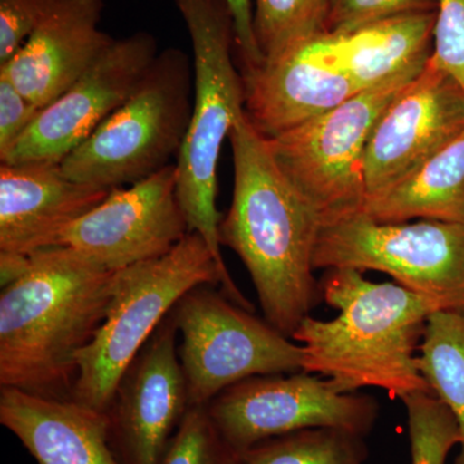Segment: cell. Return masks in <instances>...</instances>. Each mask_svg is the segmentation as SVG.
Here are the masks:
<instances>
[{"label": "cell", "instance_id": "3", "mask_svg": "<svg viewBox=\"0 0 464 464\" xmlns=\"http://www.w3.org/2000/svg\"><path fill=\"white\" fill-rule=\"evenodd\" d=\"M320 289L340 315L328 322L308 315L293 333L304 346V372L340 392L374 387L400 400L432 392L415 351L427 320L441 311L435 302L399 284L371 282L355 268H331Z\"/></svg>", "mask_w": 464, "mask_h": 464}, {"label": "cell", "instance_id": "10", "mask_svg": "<svg viewBox=\"0 0 464 464\" xmlns=\"http://www.w3.org/2000/svg\"><path fill=\"white\" fill-rule=\"evenodd\" d=\"M208 413L239 453L265 440L310 429H338L368 436L380 415L372 396L340 392L322 375H259L222 391Z\"/></svg>", "mask_w": 464, "mask_h": 464}, {"label": "cell", "instance_id": "1", "mask_svg": "<svg viewBox=\"0 0 464 464\" xmlns=\"http://www.w3.org/2000/svg\"><path fill=\"white\" fill-rule=\"evenodd\" d=\"M228 141L234 191L219 240L248 270L265 319L292 338L323 299L314 276L323 219L283 172L267 139L246 114L232 128Z\"/></svg>", "mask_w": 464, "mask_h": 464}, {"label": "cell", "instance_id": "29", "mask_svg": "<svg viewBox=\"0 0 464 464\" xmlns=\"http://www.w3.org/2000/svg\"><path fill=\"white\" fill-rule=\"evenodd\" d=\"M39 109L11 79L0 74V161L7 158L38 118Z\"/></svg>", "mask_w": 464, "mask_h": 464}, {"label": "cell", "instance_id": "27", "mask_svg": "<svg viewBox=\"0 0 464 464\" xmlns=\"http://www.w3.org/2000/svg\"><path fill=\"white\" fill-rule=\"evenodd\" d=\"M431 58L464 91V0H439Z\"/></svg>", "mask_w": 464, "mask_h": 464}, {"label": "cell", "instance_id": "17", "mask_svg": "<svg viewBox=\"0 0 464 464\" xmlns=\"http://www.w3.org/2000/svg\"><path fill=\"white\" fill-rule=\"evenodd\" d=\"M103 0H60L0 74L45 108L65 93L115 42L100 29Z\"/></svg>", "mask_w": 464, "mask_h": 464}, {"label": "cell", "instance_id": "4", "mask_svg": "<svg viewBox=\"0 0 464 464\" xmlns=\"http://www.w3.org/2000/svg\"><path fill=\"white\" fill-rule=\"evenodd\" d=\"M199 285L221 286L237 306L255 308L197 232H188L161 257L116 271L105 319L76 356L78 377L72 400L106 413L128 366L177 302Z\"/></svg>", "mask_w": 464, "mask_h": 464}, {"label": "cell", "instance_id": "18", "mask_svg": "<svg viewBox=\"0 0 464 464\" xmlns=\"http://www.w3.org/2000/svg\"><path fill=\"white\" fill-rule=\"evenodd\" d=\"M0 423L38 464H121L110 442L108 413L75 400L2 387Z\"/></svg>", "mask_w": 464, "mask_h": 464}, {"label": "cell", "instance_id": "23", "mask_svg": "<svg viewBox=\"0 0 464 464\" xmlns=\"http://www.w3.org/2000/svg\"><path fill=\"white\" fill-rule=\"evenodd\" d=\"M246 464H365V436L310 429L265 440L241 453Z\"/></svg>", "mask_w": 464, "mask_h": 464}, {"label": "cell", "instance_id": "12", "mask_svg": "<svg viewBox=\"0 0 464 464\" xmlns=\"http://www.w3.org/2000/svg\"><path fill=\"white\" fill-rule=\"evenodd\" d=\"M159 54L157 39L139 32L115 39L76 83L45 106L0 163H61L128 100Z\"/></svg>", "mask_w": 464, "mask_h": 464}, {"label": "cell", "instance_id": "5", "mask_svg": "<svg viewBox=\"0 0 464 464\" xmlns=\"http://www.w3.org/2000/svg\"><path fill=\"white\" fill-rule=\"evenodd\" d=\"M192 47L194 97L188 136L176 160L177 198L188 231L207 241L219 267L222 256L217 208L219 155L232 128L246 114V84L232 60L234 23L226 0H174Z\"/></svg>", "mask_w": 464, "mask_h": 464}, {"label": "cell", "instance_id": "14", "mask_svg": "<svg viewBox=\"0 0 464 464\" xmlns=\"http://www.w3.org/2000/svg\"><path fill=\"white\" fill-rule=\"evenodd\" d=\"M463 130L464 91L430 57L417 78L387 106L369 137L366 199L413 173Z\"/></svg>", "mask_w": 464, "mask_h": 464}, {"label": "cell", "instance_id": "26", "mask_svg": "<svg viewBox=\"0 0 464 464\" xmlns=\"http://www.w3.org/2000/svg\"><path fill=\"white\" fill-rule=\"evenodd\" d=\"M438 8L439 0H329L324 35H348L381 21Z\"/></svg>", "mask_w": 464, "mask_h": 464}, {"label": "cell", "instance_id": "22", "mask_svg": "<svg viewBox=\"0 0 464 464\" xmlns=\"http://www.w3.org/2000/svg\"><path fill=\"white\" fill-rule=\"evenodd\" d=\"M328 8L329 0H253V29L262 65L324 35Z\"/></svg>", "mask_w": 464, "mask_h": 464}, {"label": "cell", "instance_id": "9", "mask_svg": "<svg viewBox=\"0 0 464 464\" xmlns=\"http://www.w3.org/2000/svg\"><path fill=\"white\" fill-rule=\"evenodd\" d=\"M172 315L181 337L179 357L190 406H206L248 378L304 371L302 344L215 286L192 288L177 302Z\"/></svg>", "mask_w": 464, "mask_h": 464}, {"label": "cell", "instance_id": "21", "mask_svg": "<svg viewBox=\"0 0 464 464\" xmlns=\"http://www.w3.org/2000/svg\"><path fill=\"white\" fill-rule=\"evenodd\" d=\"M418 369L436 398L456 417L460 431L454 464H464V315L436 311L427 320Z\"/></svg>", "mask_w": 464, "mask_h": 464}, {"label": "cell", "instance_id": "24", "mask_svg": "<svg viewBox=\"0 0 464 464\" xmlns=\"http://www.w3.org/2000/svg\"><path fill=\"white\" fill-rule=\"evenodd\" d=\"M408 414L411 464H447L459 447L456 417L432 392H415L401 399Z\"/></svg>", "mask_w": 464, "mask_h": 464}, {"label": "cell", "instance_id": "19", "mask_svg": "<svg viewBox=\"0 0 464 464\" xmlns=\"http://www.w3.org/2000/svg\"><path fill=\"white\" fill-rule=\"evenodd\" d=\"M438 12L381 21L343 36L323 35L329 53L362 91L384 83L432 56Z\"/></svg>", "mask_w": 464, "mask_h": 464}, {"label": "cell", "instance_id": "11", "mask_svg": "<svg viewBox=\"0 0 464 464\" xmlns=\"http://www.w3.org/2000/svg\"><path fill=\"white\" fill-rule=\"evenodd\" d=\"M177 198V168L109 192L99 206L61 232L65 246L110 271L161 257L188 234Z\"/></svg>", "mask_w": 464, "mask_h": 464}, {"label": "cell", "instance_id": "20", "mask_svg": "<svg viewBox=\"0 0 464 464\" xmlns=\"http://www.w3.org/2000/svg\"><path fill=\"white\" fill-rule=\"evenodd\" d=\"M362 212L378 224H464V130L413 173L366 199Z\"/></svg>", "mask_w": 464, "mask_h": 464}, {"label": "cell", "instance_id": "7", "mask_svg": "<svg viewBox=\"0 0 464 464\" xmlns=\"http://www.w3.org/2000/svg\"><path fill=\"white\" fill-rule=\"evenodd\" d=\"M424 66L351 97L325 114L267 139L277 164L319 212L323 225L362 212L364 154L387 106Z\"/></svg>", "mask_w": 464, "mask_h": 464}, {"label": "cell", "instance_id": "15", "mask_svg": "<svg viewBox=\"0 0 464 464\" xmlns=\"http://www.w3.org/2000/svg\"><path fill=\"white\" fill-rule=\"evenodd\" d=\"M72 181L61 163H0V255L30 257L109 195Z\"/></svg>", "mask_w": 464, "mask_h": 464}, {"label": "cell", "instance_id": "13", "mask_svg": "<svg viewBox=\"0 0 464 464\" xmlns=\"http://www.w3.org/2000/svg\"><path fill=\"white\" fill-rule=\"evenodd\" d=\"M177 335L170 311L116 386L106 413L121 464H159L190 408Z\"/></svg>", "mask_w": 464, "mask_h": 464}, {"label": "cell", "instance_id": "30", "mask_svg": "<svg viewBox=\"0 0 464 464\" xmlns=\"http://www.w3.org/2000/svg\"><path fill=\"white\" fill-rule=\"evenodd\" d=\"M234 23L235 43L243 61L241 74L255 72L262 65V56L253 29V0H226Z\"/></svg>", "mask_w": 464, "mask_h": 464}, {"label": "cell", "instance_id": "28", "mask_svg": "<svg viewBox=\"0 0 464 464\" xmlns=\"http://www.w3.org/2000/svg\"><path fill=\"white\" fill-rule=\"evenodd\" d=\"M60 0H0V66L7 63Z\"/></svg>", "mask_w": 464, "mask_h": 464}, {"label": "cell", "instance_id": "8", "mask_svg": "<svg viewBox=\"0 0 464 464\" xmlns=\"http://www.w3.org/2000/svg\"><path fill=\"white\" fill-rule=\"evenodd\" d=\"M314 267L390 275L396 284L464 315V224H378L362 212L322 226Z\"/></svg>", "mask_w": 464, "mask_h": 464}, {"label": "cell", "instance_id": "25", "mask_svg": "<svg viewBox=\"0 0 464 464\" xmlns=\"http://www.w3.org/2000/svg\"><path fill=\"white\" fill-rule=\"evenodd\" d=\"M159 464H246L218 431L207 406H190Z\"/></svg>", "mask_w": 464, "mask_h": 464}, {"label": "cell", "instance_id": "6", "mask_svg": "<svg viewBox=\"0 0 464 464\" xmlns=\"http://www.w3.org/2000/svg\"><path fill=\"white\" fill-rule=\"evenodd\" d=\"M194 69L179 48L159 52L121 108L63 161L72 181L111 191L149 179L181 152L192 118Z\"/></svg>", "mask_w": 464, "mask_h": 464}, {"label": "cell", "instance_id": "2", "mask_svg": "<svg viewBox=\"0 0 464 464\" xmlns=\"http://www.w3.org/2000/svg\"><path fill=\"white\" fill-rule=\"evenodd\" d=\"M115 274L65 246L30 256L0 293V387L72 399L76 356L105 319Z\"/></svg>", "mask_w": 464, "mask_h": 464}, {"label": "cell", "instance_id": "16", "mask_svg": "<svg viewBox=\"0 0 464 464\" xmlns=\"http://www.w3.org/2000/svg\"><path fill=\"white\" fill-rule=\"evenodd\" d=\"M243 79L246 114L267 139L325 114L362 92L333 61L323 35Z\"/></svg>", "mask_w": 464, "mask_h": 464}]
</instances>
